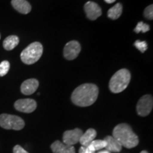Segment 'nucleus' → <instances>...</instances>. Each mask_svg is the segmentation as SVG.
Returning a JSON list of instances; mask_svg holds the SVG:
<instances>
[{
    "mask_svg": "<svg viewBox=\"0 0 153 153\" xmlns=\"http://www.w3.org/2000/svg\"><path fill=\"white\" fill-rule=\"evenodd\" d=\"M89 145L94 152H96V151L106 148V143L104 140H94Z\"/></svg>",
    "mask_w": 153,
    "mask_h": 153,
    "instance_id": "18",
    "label": "nucleus"
},
{
    "mask_svg": "<svg viewBox=\"0 0 153 153\" xmlns=\"http://www.w3.org/2000/svg\"><path fill=\"white\" fill-rule=\"evenodd\" d=\"M98 153H111V152H108V151H107V150H105V151H101V152H99Z\"/></svg>",
    "mask_w": 153,
    "mask_h": 153,
    "instance_id": "26",
    "label": "nucleus"
},
{
    "mask_svg": "<svg viewBox=\"0 0 153 153\" xmlns=\"http://www.w3.org/2000/svg\"><path fill=\"white\" fill-rule=\"evenodd\" d=\"M85 11L88 19L96 20L101 15V9L97 3L94 1H87L85 4Z\"/></svg>",
    "mask_w": 153,
    "mask_h": 153,
    "instance_id": "10",
    "label": "nucleus"
},
{
    "mask_svg": "<svg viewBox=\"0 0 153 153\" xmlns=\"http://www.w3.org/2000/svg\"><path fill=\"white\" fill-rule=\"evenodd\" d=\"M140 153H148V151H146V150H143Z\"/></svg>",
    "mask_w": 153,
    "mask_h": 153,
    "instance_id": "27",
    "label": "nucleus"
},
{
    "mask_svg": "<svg viewBox=\"0 0 153 153\" xmlns=\"http://www.w3.org/2000/svg\"><path fill=\"white\" fill-rule=\"evenodd\" d=\"M97 131L94 129H88L85 133L82 134L81 137H80L79 143H81L82 146L87 147L95 139L96 136H97Z\"/></svg>",
    "mask_w": 153,
    "mask_h": 153,
    "instance_id": "15",
    "label": "nucleus"
},
{
    "mask_svg": "<svg viewBox=\"0 0 153 153\" xmlns=\"http://www.w3.org/2000/svg\"><path fill=\"white\" fill-rule=\"evenodd\" d=\"M11 5L17 11L23 14H27L31 11V6L26 0H12Z\"/></svg>",
    "mask_w": 153,
    "mask_h": 153,
    "instance_id": "13",
    "label": "nucleus"
},
{
    "mask_svg": "<svg viewBox=\"0 0 153 153\" xmlns=\"http://www.w3.org/2000/svg\"><path fill=\"white\" fill-rule=\"evenodd\" d=\"M123 11V7L120 3H117L108 11V17L113 20L119 18Z\"/></svg>",
    "mask_w": 153,
    "mask_h": 153,
    "instance_id": "17",
    "label": "nucleus"
},
{
    "mask_svg": "<svg viewBox=\"0 0 153 153\" xmlns=\"http://www.w3.org/2000/svg\"><path fill=\"white\" fill-rule=\"evenodd\" d=\"M150 29V26H149L148 24H145V23H143V22H140L137 23V26H135V29H134V31L136 33H140V32L146 33V32H148Z\"/></svg>",
    "mask_w": 153,
    "mask_h": 153,
    "instance_id": "19",
    "label": "nucleus"
},
{
    "mask_svg": "<svg viewBox=\"0 0 153 153\" xmlns=\"http://www.w3.org/2000/svg\"><path fill=\"white\" fill-rule=\"evenodd\" d=\"M106 141V148L107 151L113 152H120L122 150V145L116 139H115L111 135H108L104 138Z\"/></svg>",
    "mask_w": 153,
    "mask_h": 153,
    "instance_id": "14",
    "label": "nucleus"
},
{
    "mask_svg": "<svg viewBox=\"0 0 153 153\" xmlns=\"http://www.w3.org/2000/svg\"><path fill=\"white\" fill-rule=\"evenodd\" d=\"M24 126V120L19 116L7 114L0 115V126L3 128L20 131Z\"/></svg>",
    "mask_w": 153,
    "mask_h": 153,
    "instance_id": "5",
    "label": "nucleus"
},
{
    "mask_svg": "<svg viewBox=\"0 0 153 153\" xmlns=\"http://www.w3.org/2000/svg\"><path fill=\"white\" fill-rule=\"evenodd\" d=\"M13 152L14 153H28L27 151L25 150L24 148L20 145H15L14 149H13Z\"/></svg>",
    "mask_w": 153,
    "mask_h": 153,
    "instance_id": "24",
    "label": "nucleus"
},
{
    "mask_svg": "<svg viewBox=\"0 0 153 153\" xmlns=\"http://www.w3.org/2000/svg\"><path fill=\"white\" fill-rule=\"evenodd\" d=\"M38 85V81L36 79H26L22 83L21 86V91L24 95H30L37 90Z\"/></svg>",
    "mask_w": 153,
    "mask_h": 153,
    "instance_id": "11",
    "label": "nucleus"
},
{
    "mask_svg": "<svg viewBox=\"0 0 153 153\" xmlns=\"http://www.w3.org/2000/svg\"><path fill=\"white\" fill-rule=\"evenodd\" d=\"M144 16L146 19L152 20L153 19V5L151 4L146 7L144 11Z\"/></svg>",
    "mask_w": 153,
    "mask_h": 153,
    "instance_id": "22",
    "label": "nucleus"
},
{
    "mask_svg": "<svg viewBox=\"0 0 153 153\" xmlns=\"http://www.w3.org/2000/svg\"><path fill=\"white\" fill-rule=\"evenodd\" d=\"M116 1V0H104L105 2H106L107 4H112V3L115 2Z\"/></svg>",
    "mask_w": 153,
    "mask_h": 153,
    "instance_id": "25",
    "label": "nucleus"
},
{
    "mask_svg": "<svg viewBox=\"0 0 153 153\" xmlns=\"http://www.w3.org/2000/svg\"><path fill=\"white\" fill-rule=\"evenodd\" d=\"M79 153H95V152L89 145H88L87 147L82 146L79 150Z\"/></svg>",
    "mask_w": 153,
    "mask_h": 153,
    "instance_id": "23",
    "label": "nucleus"
},
{
    "mask_svg": "<svg viewBox=\"0 0 153 153\" xmlns=\"http://www.w3.org/2000/svg\"><path fill=\"white\" fill-rule=\"evenodd\" d=\"M131 75L126 69H121L115 73L109 82V89L113 93L122 92L128 86Z\"/></svg>",
    "mask_w": 153,
    "mask_h": 153,
    "instance_id": "3",
    "label": "nucleus"
},
{
    "mask_svg": "<svg viewBox=\"0 0 153 153\" xmlns=\"http://www.w3.org/2000/svg\"><path fill=\"white\" fill-rule=\"evenodd\" d=\"M19 43V39L16 36H9L3 41V47L7 51H11L15 48Z\"/></svg>",
    "mask_w": 153,
    "mask_h": 153,
    "instance_id": "16",
    "label": "nucleus"
},
{
    "mask_svg": "<svg viewBox=\"0 0 153 153\" xmlns=\"http://www.w3.org/2000/svg\"><path fill=\"white\" fill-rule=\"evenodd\" d=\"M10 64L7 60H4L0 63V76H4L8 73Z\"/></svg>",
    "mask_w": 153,
    "mask_h": 153,
    "instance_id": "20",
    "label": "nucleus"
},
{
    "mask_svg": "<svg viewBox=\"0 0 153 153\" xmlns=\"http://www.w3.org/2000/svg\"><path fill=\"white\" fill-rule=\"evenodd\" d=\"M134 45L141 53H145L148 49V44L145 41H141L137 40L134 43Z\"/></svg>",
    "mask_w": 153,
    "mask_h": 153,
    "instance_id": "21",
    "label": "nucleus"
},
{
    "mask_svg": "<svg viewBox=\"0 0 153 153\" xmlns=\"http://www.w3.org/2000/svg\"><path fill=\"white\" fill-rule=\"evenodd\" d=\"M0 38H1V35H0Z\"/></svg>",
    "mask_w": 153,
    "mask_h": 153,
    "instance_id": "28",
    "label": "nucleus"
},
{
    "mask_svg": "<svg viewBox=\"0 0 153 153\" xmlns=\"http://www.w3.org/2000/svg\"><path fill=\"white\" fill-rule=\"evenodd\" d=\"M51 148L53 153H75L74 147L65 145L59 140L55 141Z\"/></svg>",
    "mask_w": 153,
    "mask_h": 153,
    "instance_id": "12",
    "label": "nucleus"
},
{
    "mask_svg": "<svg viewBox=\"0 0 153 153\" xmlns=\"http://www.w3.org/2000/svg\"><path fill=\"white\" fill-rule=\"evenodd\" d=\"M37 104L36 101L32 99H19L14 103V108L17 111L23 113H32L36 110Z\"/></svg>",
    "mask_w": 153,
    "mask_h": 153,
    "instance_id": "7",
    "label": "nucleus"
},
{
    "mask_svg": "<svg viewBox=\"0 0 153 153\" xmlns=\"http://www.w3.org/2000/svg\"><path fill=\"white\" fill-rule=\"evenodd\" d=\"M99 95V88L94 84H84L76 87L71 96L73 104L81 107L92 105L97 101Z\"/></svg>",
    "mask_w": 153,
    "mask_h": 153,
    "instance_id": "1",
    "label": "nucleus"
},
{
    "mask_svg": "<svg viewBox=\"0 0 153 153\" xmlns=\"http://www.w3.org/2000/svg\"><path fill=\"white\" fill-rule=\"evenodd\" d=\"M113 137L120 143L122 147L131 149L136 147L139 143L137 135L127 123H120L113 131Z\"/></svg>",
    "mask_w": 153,
    "mask_h": 153,
    "instance_id": "2",
    "label": "nucleus"
},
{
    "mask_svg": "<svg viewBox=\"0 0 153 153\" xmlns=\"http://www.w3.org/2000/svg\"><path fill=\"white\" fill-rule=\"evenodd\" d=\"M80 51H81L80 44L76 41H72L68 42L65 45L63 51V54L67 60H72L78 56Z\"/></svg>",
    "mask_w": 153,
    "mask_h": 153,
    "instance_id": "8",
    "label": "nucleus"
},
{
    "mask_svg": "<svg viewBox=\"0 0 153 153\" xmlns=\"http://www.w3.org/2000/svg\"><path fill=\"white\" fill-rule=\"evenodd\" d=\"M83 134L82 131L79 128H75L70 131H66L63 133V143L68 145H75L79 142L80 137Z\"/></svg>",
    "mask_w": 153,
    "mask_h": 153,
    "instance_id": "9",
    "label": "nucleus"
},
{
    "mask_svg": "<svg viewBox=\"0 0 153 153\" xmlns=\"http://www.w3.org/2000/svg\"><path fill=\"white\" fill-rule=\"evenodd\" d=\"M43 45L39 42L30 43L21 53L22 62L26 65H32L37 62L43 54Z\"/></svg>",
    "mask_w": 153,
    "mask_h": 153,
    "instance_id": "4",
    "label": "nucleus"
},
{
    "mask_svg": "<svg viewBox=\"0 0 153 153\" xmlns=\"http://www.w3.org/2000/svg\"><path fill=\"white\" fill-rule=\"evenodd\" d=\"M153 106V99L151 95H144L140 99L137 104V113L140 116H147L150 114Z\"/></svg>",
    "mask_w": 153,
    "mask_h": 153,
    "instance_id": "6",
    "label": "nucleus"
}]
</instances>
